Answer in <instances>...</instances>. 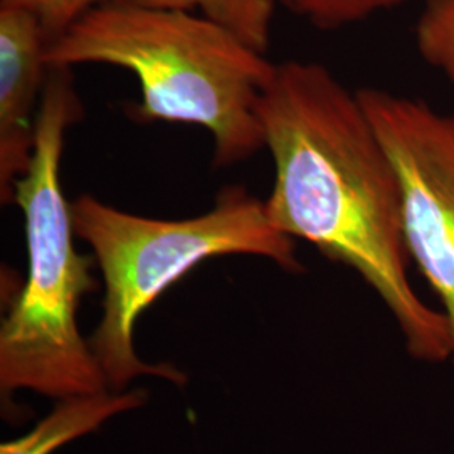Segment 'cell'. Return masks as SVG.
<instances>
[{"label":"cell","instance_id":"obj_1","mask_svg":"<svg viewBox=\"0 0 454 454\" xmlns=\"http://www.w3.org/2000/svg\"><path fill=\"white\" fill-rule=\"evenodd\" d=\"M258 114L275 167L264 200L271 224L352 268L389 309L411 357L450 364L448 320L409 281L401 184L357 91L320 63L292 59L276 65Z\"/></svg>","mask_w":454,"mask_h":454},{"label":"cell","instance_id":"obj_2","mask_svg":"<svg viewBox=\"0 0 454 454\" xmlns=\"http://www.w3.org/2000/svg\"><path fill=\"white\" fill-rule=\"evenodd\" d=\"M49 67L110 65L137 76L142 121L195 125L214 140V167L264 148L261 98L276 65L195 12L105 0L46 48Z\"/></svg>","mask_w":454,"mask_h":454},{"label":"cell","instance_id":"obj_3","mask_svg":"<svg viewBox=\"0 0 454 454\" xmlns=\"http://www.w3.org/2000/svg\"><path fill=\"white\" fill-rule=\"evenodd\" d=\"M82 116L71 67H49L35 121L33 160L17 180L27 278L0 328V386L59 401L108 392L105 373L78 326V309L97 281L95 256L74 247L71 202L61 182L67 129Z\"/></svg>","mask_w":454,"mask_h":454},{"label":"cell","instance_id":"obj_4","mask_svg":"<svg viewBox=\"0 0 454 454\" xmlns=\"http://www.w3.org/2000/svg\"><path fill=\"white\" fill-rule=\"evenodd\" d=\"M71 215L76 236L91 247L105 281L103 315L90 347L114 392L140 375L185 382L176 367L152 365L137 357L133 328L163 292L200 262L251 254L292 273L303 271L294 239L271 224L264 200L244 187H227L211 211L189 219L137 215L90 194L71 202Z\"/></svg>","mask_w":454,"mask_h":454},{"label":"cell","instance_id":"obj_5","mask_svg":"<svg viewBox=\"0 0 454 454\" xmlns=\"http://www.w3.org/2000/svg\"><path fill=\"white\" fill-rule=\"evenodd\" d=\"M357 97L394 163L407 253L438 296L454 367V114L379 88Z\"/></svg>","mask_w":454,"mask_h":454},{"label":"cell","instance_id":"obj_6","mask_svg":"<svg viewBox=\"0 0 454 454\" xmlns=\"http://www.w3.org/2000/svg\"><path fill=\"white\" fill-rule=\"evenodd\" d=\"M48 37L27 9L0 4V200L14 202L17 180L33 160Z\"/></svg>","mask_w":454,"mask_h":454},{"label":"cell","instance_id":"obj_7","mask_svg":"<svg viewBox=\"0 0 454 454\" xmlns=\"http://www.w3.org/2000/svg\"><path fill=\"white\" fill-rule=\"evenodd\" d=\"M145 403V392H101L88 397L61 401L46 419L22 438L0 446V454H51L66 442L98 429L114 414L130 411Z\"/></svg>","mask_w":454,"mask_h":454},{"label":"cell","instance_id":"obj_8","mask_svg":"<svg viewBox=\"0 0 454 454\" xmlns=\"http://www.w3.org/2000/svg\"><path fill=\"white\" fill-rule=\"evenodd\" d=\"M146 7L200 12L226 27L247 46L266 54L271 37L276 0H125Z\"/></svg>","mask_w":454,"mask_h":454},{"label":"cell","instance_id":"obj_9","mask_svg":"<svg viewBox=\"0 0 454 454\" xmlns=\"http://www.w3.org/2000/svg\"><path fill=\"white\" fill-rule=\"evenodd\" d=\"M285 11L318 31H339L394 11L409 0H276Z\"/></svg>","mask_w":454,"mask_h":454},{"label":"cell","instance_id":"obj_10","mask_svg":"<svg viewBox=\"0 0 454 454\" xmlns=\"http://www.w3.org/2000/svg\"><path fill=\"white\" fill-rule=\"evenodd\" d=\"M416 46L422 61L454 84V0H426L416 24Z\"/></svg>","mask_w":454,"mask_h":454},{"label":"cell","instance_id":"obj_11","mask_svg":"<svg viewBox=\"0 0 454 454\" xmlns=\"http://www.w3.org/2000/svg\"><path fill=\"white\" fill-rule=\"evenodd\" d=\"M101 2L105 0H0V4L16 5L33 12L39 19L49 44Z\"/></svg>","mask_w":454,"mask_h":454}]
</instances>
